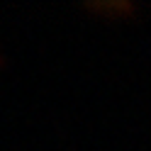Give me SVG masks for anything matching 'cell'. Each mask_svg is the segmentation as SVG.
<instances>
[{"label":"cell","instance_id":"obj_1","mask_svg":"<svg viewBox=\"0 0 151 151\" xmlns=\"http://www.w3.org/2000/svg\"><path fill=\"white\" fill-rule=\"evenodd\" d=\"M83 10H88L93 15H100V17H132L139 12V3L134 0H83L81 3Z\"/></svg>","mask_w":151,"mask_h":151},{"label":"cell","instance_id":"obj_2","mask_svg":"<svg viewBox=\"0 0 151 151\" xmlns=\"http://www.w3.org/2000/svg\"><path fill=\"white\" fill-rule=\"evenodd\" d=\"M0 68H7V56L3 51V46H0Z\"/></svg>","mask_w":151,"mask_h":151}]
</instances>
